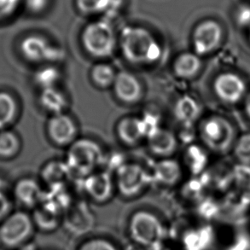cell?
Instances as JSON below:
<instances>
[{
	"label": "cell",
	"mask_w": 250,
	"mask_h": 250,
	"mask_svg": "<svg viewBox=\"0 0 250 250\" xmlns=\"http://www.w3.org/2000/svg\"><path fill=\"white\" fill-rule=\"evenodd\" d=\"M121 46L126 60L134 64L153 63L162 55V48L149 31L127 27L122 32Z\"/></svg>",
	"instance_id": "6da1fadb"
},
{
	"label": "cell",
	"mask_w": 250,
	"mask_h": 250,
	"mask_svg": "<svg viewBox=\"0 0 250 250\" xmlns=\"http://www.w3.org/2000/svg\"><path fill=\"white\" fill-rule=\"evenodd\" d=\"M200 135L208 149L218 155H227L232 151L239 134L230 119L225 115L214 114L202 122Z\"/></svg>",
	"instance_id": "7a4b0ae2"
},
{
	"label": "cell",
	"mask_w": 250,
	"mask_h": 250,
	"mask_svg": "<svg viewBox=\"0 0 250 250\" xmlns=\"http://www.w3.org/2000/svg\"><path fill=\"white\" fill-rule=\"evenodd\" d=\"M33 218L24 211H15L0 223V239L3 247L20 249L27 244L34 232Z\"/></svg>",
	"instance_id": "3957f363"
},
{
	"label": "cell",
	"mask_w": 250,
	"mask_h": 250,
	"mask_svg": "<svg viewBox=\"0 0 250 250\" xmlns=\"http://www.w3.org/2000/svg\"><path fill=\"white\" fill-rule=\"evenodd\" d=\"M85 51L95 58L110 57L116 46V37L111 26L106 21L89 24L82 34Z\"/></svg>",
	"instance_id": "277c9868"
},
{
	"label": "cell",
	"mask_w": 250,
	"mask_h": 250,
	"mask_svg": "<svg viewBox=\"0 0 250 250\" xmlns=\"http://www.w3.org/2000/svg\"><path fill=\"white\" fill-rule=\"evenodd\" d=\"M249 91L247 82L237 72H221L213 79V94L220 103L227 106L242 104Z\"/></svg>",
	"instance_id": "5b68a950"
},
{
	"label": "cell",
	"mask_w": 250,
	"mask_h": 250,
	"mask_svg": "<svg viewBox=\"0 0 250 250\" xmlns=\"http://www.w3.org/2000/svg\"><path fill=\"white\" fill-rule=\"evenodd\" d=\"M130 234L133 241L145 247L157 246L164 238V227L153 213L139 211L130 221Z\"/></svg>",
	"instance_id": "8992f818"
},
{
	"label": "cell",
	"mask_w": 250,
	"mask_h": 250,
	"mask_svg": "<svg viewBox=\"0 0 250 250\" xmlns=\"http://www.w3.org/2000/svg\"><path fill=\"white\" fill-rule=\"evenodd\" d=\"M225 39V29L220 21L206 19L194 29L192 45L194 52L201 58L212 54L221 46Z\"/></svg>",
	"instance_id": "52a82bcc"
},
{
	"label": "cell",
	"mask_w": 250,
	"mask_h": 250,
	"mask_svg": "<svg viewBox=\"0 0 250 250\" xmlns=\"http://www.w3.org/2000/svg\"><path fill=\"white\" fill-rule=\"evenodd\" d=\"M103 158L102 149L98 144L81 139L71 146L68 154V166L70 170L85 175L92 172Z\"/></svg>",
	"instance_id": "ba28073f"
},
{
	"label": "cell",
	"mask_w": 250,
	"mask_h": 250,
	"mask_svg": "<svg viewBox=\"0 0 250 250\" xmlns=\"http://www.w3.org/2000/svg\"><path fill=\"white\" fill-rule=\"evenodd\" d=\"M148 180L147 172L139 165L125 164L119 168L117 183L120 191L124 196L139 194L146 187Z\"/></svg>",
	"instance_id": "9c48e42d"
},
{
	"label": "cell",
	"mask_w": 250,
	"mask_h": 250,
	"mask_svg": "<svg viewBox=\"0 0 250 250\" xmlns=\"http://www.w3.org/2000/svg\"><path fill=\"white\" fill-rule=\"evenodd\" d=\"M48 133L58 146H67L74 142L77 135V127L68 115H55L48 122Z\"/></svg>",
	"instance_id": "30bf717a"
},
{
	"label": "cell",
	"mask_w": 250,
	"mask_h": 250,
	"mask_svg": "<svg viewBox=\"0 0 250 250\" xmlns=\"http://www.w3.org/2000/svg\"><path fill=\"white\" fill-rule=\"evenodd\" d=\"M115 93L119 99L127 104L139 101L142 96V86L134 75L124 71L116 75L113 84Z\"/></svg>",
	"instance_id": "8fae6325"
},
{
	"label": "cell",
	"mask_w": 250,
	"mask_h": 250,
	"mask_svg": "<svg viewBox=\"0 0 250 250\" xmlns=\"http://www.w3.org/2000/svg\"><path fill=\"white\" fill-rule=\"evenodd\" d=\"M21 52L24 58L30 62H41L47 60L54 56V48L49 42L39 35H30L25 38L21 43Z\"/></svg>",
	"instance_id": "7c38bea8"
},
{
	"label": "cell",
	"mask_w": 250,
	"mask_h": 250,
	"mask_svg": "<svg viewBox=\"0 0 250 250\" xmlns=\"http://www.w3.org/2000/svg\"><path fill=\"white\" fill-rule=\"evenodd\" d=\"M84 188L92 199L103 203L111 196L113 191L111 178L106 172L91 174L85 180Z\"/></svg>",
	"instance_id": "4fadbf2b"
},
{
	"label": "cell",
	"mask_w": 250,
	"mask_h": 250,
	"mask_svg": "<svg viewBox=\"0 0 250 250\" xmlns=\"http://www.w3.org/2000/svg\"><path fill=\"white\" fill-rule=\"evenodd\" d=\"M14 194L19 203L27 207L36 206L42 200V190L41 186L32 179H22L15 186Z\"/></svg>",
	"instance_id": "5bb4252c"
},
{
	"label": "cell",
	"mask_w": 250,
	"mask_h": 250,
	"mask_svg": "<svg viewBox=\"0 0 250 250\" xmlns=\"http://www.w3.org/2000/svg\"><path fill=\"white\" fill-rule=\"evenodd\" d=\"M148 142L152 152L162 156H170L177 147V139L173 133L159 127L149 133Z\"/></svg>",
	"instance_id": "9a60e30c"
},
{
	"label": "cell",
	"mask_w": 250,
	"mask_h": 250,
	"mask_svg": "<svg viewBox=\"0 0 250 250\" xmlns=\"http://www.w3.org/2000/svg\"><path fill=\"white\" fill-rule=\"evenodd\" d=\"M117 132L122 141L127 145H135L145 137H147L145 122L135 117L123 119L119 123Z\"/></svg>",
	"instance_id": "2e32d148"
},
{
	"label": "cell",
	"mask_w": 250,
	"mask_h": 250,
	"mask_svg": "<svg viewBox=\"0 0 250 250\" xmlns=\"http://www.w3.org/2000/svg\"><path fill=\"white\" fill-rule=\"evenodd\" d=\"M202 67V58L194 51L179 55L173 65L176 75L183 79L196 77L201 71Z\"/></svg>",
	"instance_id": "e0dca14e"
},
{
	"label": "cell",
	"mask_w": 250,
	"mask_h": 250,
	"mask_svg": "<svg viewBox=\"0 0 250 250\" xmlns=\"http://www.w3.org/2000/svg\"><path fill=\"white\" fill-rule=\"evenodd\" d=\"M177 118L184 124H193L201 115V106L195 98L185 96L180 98L175 108Z\"/></svg>",
	"instance_id": "ac0fdd59"
},
{
	"label": "cell",
	"mask_w": 250,
	"mask_h": 250,
	"mask_svg": "<svg viewBox=\"0 0 250 250\" xmlns=\"http://www.w3.org/2000/svg\"><path fill=\"white\" fill-rule=\"evenodd\" d=\"M41 103L47 111L54 115L62 114L68 104L64 95L56 87L43 89L41 95Z\"/></svg>",
	"instance_id": "d6986e66"
},
{
	"label": "cell",
	"mask_w": 250,
	"mask_h": 250,
	"mask_svg": "<svg viewBox=\"0 0 250 250\" xmlns=\"http://www.w3.org/2000/svg\"><path fill=\"white\" fill-rule=\"evenodd\" d=\"M155 177L159 182L167 186L175 184L180 178V167L175 161L163 160L155 167Z\"/></svg>",
	"instance_id": "ffe728a7"
},
{
	"label": "cell",
	"mask_w": 250,
	"mask_h": 250,
	"mask_svg": "<svg viewBox=\"0 0 250 250\" xmlns=\"http://www.w3.org/2000/svg\"><path fill=\"white\" fill-rule=\"evenodd\" d=\"M17 113V104L12 95L0 91V131L5 130L13 122Z\"/></svg>",
	"instance_id": "44dd1931"
},
{
	"label": "cell",
	"mask_w": 250,
	"mask_h": 250,
	"mask_svg": "<svg viewBox=\"0 0 250 250\" xmlns=\"http://www.w3.org/2000/svg\"><path fill=\"white\" fill-rule=\"evenodd\" d=\"M20 148V139L15 132L6 129L0 131V158H12L19 152Z\"/></svg>",
	"instance_id": "7402d4cb"
},
{
	"label": "cell",
	"mask_w": 250,
	"mask_h": 250,
	"mask_svg": "<svg viewBox=\"0 0 250 250\" xmlns=\"http://www.w3.org/2000/svg\"><path fill=\"white\" fill-rule=\"evenodd\" d=\"M32 218L34 226L44 230H52L58 225L56 210L54 208L49 207L48 204L38 208Z\"/></svg>",
	"instance_id": "603a6c76"
},
{
	"label": "cell",
	"mask_w": 250,
	"mask_h": 250,
	"mask_svg": "<svg viewBox=\"0 0 250 250\" xmlns=\"http://www.w3.org/2000/svg\"><path fill=\"white\" fill-rule=\"evenodd\" d=\"M117 74L108 64L100 63L96 65L91 70V79L99 87H108L115 83Z\"/></svg>",
	"instance_id": "cb8c5ba5"
},
{
	"label": "cell",
	"mask_w": 250,
	"mask_h": 250,
	"mask_svg": "<svg viewBox=\"0 0 250 250\" xmlns=\"http://www.w3.org/2000/svg\"><path fill=\"white\" fill-rule=\"evenodd\" d=\"M231 153L238 164L250 166V132L238 135Z\"/></svg>",
	"instance_id": "d4e9b609"
},
{
	"label": "cell",
	"mask_w": 250,
	"mask_h": 250,
	"mask_svg": "<svg viewBox=\"0 0 250 250\" xmlns=\"http://www.w3.org/2000/svg\"><path fill=\"white\" fill-rule=\"evenodd\" d=\"M70 171L68 164H63L62 163H51L48 164L44 167L42 176L46 182L51 185H58V183L62 182L63 179H66L68 172Z\"/></svg>",
	"instance_id": "484cf974"
},
{
	"label": "cell",
	"mask_w": 250,
	"mask_h": 250,
	"mask_svg": "<svg viewBox=\"0 0 250 250\" xmlns=\"http://www.w3.org/2000/svg\"><path fill=\"white\" fill-rule=\"evenodd\" d=\"M113 0H77V5L82 12L99 13L110 8Z\"/></svg>",
	"instance_id": "4316f807"
},
{
	"label": "cell",
	"mask_w": 250,
	"mask_h": 250,
	"mask_svg": "<svg viewBox=\"0 0 250 250\" xmlns=\"http://www.w3.org/2000/svg\"><path fill=\"white\" fill-rule=\"evenodd\" d=\"M59 79V73L54 68H44L37 72L35 75V82L43 89L55 87Z\"/></svg>",
	"instance_id": "83f0119b"
},
{
	"label": "cell",
	"mask_w": 250,
	"mask_h": 250,
	"mask_svg": "<svg viewBox=\"0 0 250 250\" xmlns=\"http://www.w3.org/2000/svg\"><path fill=\"white\" fill-rule=\"evenodd\" d=\"M189 157L195 158L194 161L190 162V167L196 172L202 171L208 164V156L204 150L200 148H191L189 152Z\"/></svg>",
	"instance_id": "f1b7e54d"
},
{
	"label": "cell",
	"mask_w": 250,
	"mask_h": 250,
	"mask_svg": "<svg viewBox=\"0 0 250 250\" xmlns=\"http://www.w3.org/2000/svg\"><path fill=\"white\" fill-rule=\"evenodd\" d=\"M235 22L241 28L249 29L250 27V6L244 4L237 7L234 15Z\"/></svg>",
	"instance_id": "f546056e"
},
{
	"label": "cell",
	"mask_w": 250,
	"mask_h": 250,
	"mask_svg": "<svg viewBox=\"0 0 250 250\" xmlns=\"http://www.w3.org/2000/svg\"><path fill=\"white\" fill-rule=\"evenodd\" d=\"M11 213V203L7 196L5 184L0 179V223Z\"/></svg>",
	"instance_id": "4dcf8cb0"
},
{
	"label": "cell",
	"mask_w": 250,
	"mask_h": 250,
	"mask_svg": "<svg viewBox=\"0 0 250 250\" xmlns=\"http://www.w3.org/2000/svg\"><path fill=\"white\" fill-rule=\"evenodd\" d=\"M78 250H117L114 244L104 239H91L82 244Z\"/></svg>",
	"instance_id": "1f68e13d"
},
{
	"label": "cell",
	"mask_w": 250,
	"mask_h": 250,
	"mask_svg": "<svg viewBox=\"0 0 250 250\" xmlns=\"http://www.w3.org/2000/svg\"><path fill=\"white\" fill-rule=\"evenodd\" d=\"M242 105L244 108V115L250 122V89Z\"/></svg>",
	"instance_id": "d6a6232c"
},
{
	"label": "cell",
	"mask_w": 250,
	"mask_h": 250,
	"mask_svg": "<svg viewBox=\"0 0 250 250\" xmlns=\"http://www.w3.org/2000/svg\"><path fill=\"white\" fill-rule=\"evenodd\" d=\"M47 0H29L31 9L34 10H40L44 8Z\"/></svg>",
	"instance_id": "836d02e7"
},
{
	"label": "cell",
	"mask_w": 250,
	"mask_h": 250,
	"mask_svg": "<svg viewBox=\"0 0 250 250\" xmlns=\"http://www.w3.org/2000/svg\"><path fill=\"white\" fill-rule=\"evenodd\" d=\"M248 41H249V43L250 44V27L248 29Z\"/></svg>",
	"instance_id": "e575fe53"
},
{
	"label": "cell",
	"mask_w": 250,
	"mask_h": 250,
	"mask_svg": "<svg viewBox=\"0 0 250 250\" xmlns=\"http://www.w3.org/2000/svg\"><path fill=\"white\" fill-rule=\"evenodd\" d=\"M3 247V245H2V242H1V239H0V249Z\"/></svg>",
	"instance_id": "d590c367"
}]
</instances>
